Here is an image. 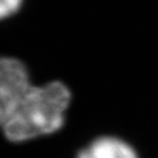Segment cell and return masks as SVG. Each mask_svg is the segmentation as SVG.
<instances>
[{
	"label": "cell",
	"instance_id": "cell-2",
	"mask_svg": "<svg viewBox=\"0 0 158 158\" xmlns=\"http://www.w3.org/2000/svg\"><path fill=\"white\" fill-rule=\"evenodd\" d=\"M33 85L25 65L16 58L0 57V127H4Z\"/></svg>",
	"mask_w": 158,
	"mask_h": 158
},
{
	"label": "cell",
	"instance_id": "cell-4",
	"mask_svg": "<svg viewBox=\"0 0 158 158\" xmlns=\"http://www.w3.org/2000/svg\"><path fill=\"white\" fill-rule=\"evenodd\" d=\"M23 0H0V21L11 17L20 8Z\"/></svg>",
	"mask_w": 158,
	"mask_h": 158
},
{
	"label": "cell",
	"instance_id": "cell-1",
	"mask_svg": "<svg viewBox=\"0 0 158 158\" xmlns=\"http://www.w3.org/2000/svg\"><path fill=\"white\" fill-rule=\"evenodd\" d=\"M71 92L61 82L32 86L16 112L3 127L9 141L24 142L52 135L65 124Z\"/></svg>",
	"mask_w": 158,
	"mask_h": 158
},
{
	"label": "cell",
	"instance_id": "cell-3",
	"mask_svg": "<svg viewBox=\"0 0 158 158\" xmlns=\"http://www.w3.org/2000/svg\"><path fill=\"white\" fill-rule=\"evenodd\" d=\"M77 158H138L136 150L121 138L104 136L94 140L78 153Z\"/></svg>",
	"mask_w": 158,
	"mask_h": 158
}]
</instances>
